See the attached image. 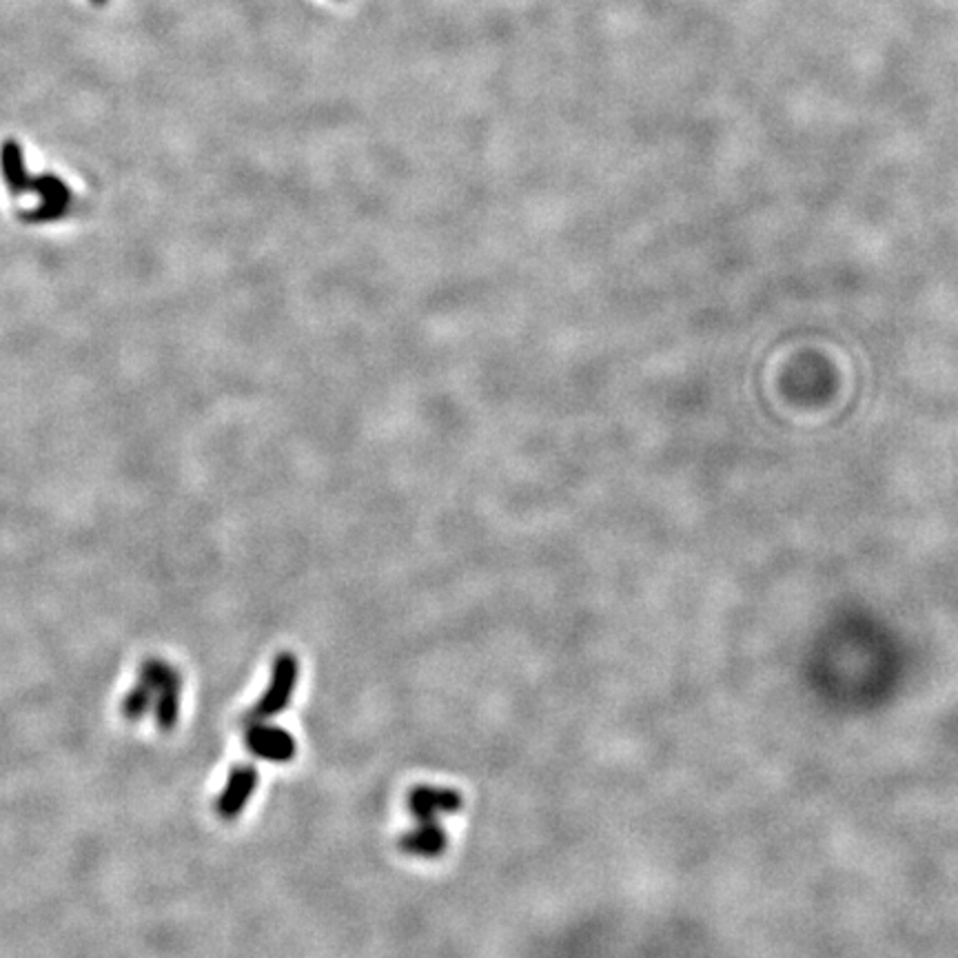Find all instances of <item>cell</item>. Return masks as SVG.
Returning <instances> with one entry per match:
<instances>
[{"mask_svg": "<svg viewBox=\"0 0 958 958\" xmlns=\"http://www.w3.org/2000/svg\"><path fill=\"white\" fill-rule=\"evenodd\" d=\"M297 672H300V665H297V659L294 655H277L276 664H273L271 686H268V690L264 692L262 699L256 703V708H253L251 715H249V719H251L253 724L267 721L268 716L280 715V712L289 706L297 683Z\"/></svg>", "mask_w": 958, "mask_h": 958, "instance_id": "1", "label": "cell"}, {"mask_svg": "<svg viewBox=\"0 0 958 958\" xmlns=\"http://www.w3.org/2000/svg\"><path fill=\"white\" fill-rule=\"evenodd\" d=\"M247 748L259 759L276 763H286L295 754V741L286 730L264 725L262 721L253 724L247 733Z\"/></svg>", "mask_w": 958, "mask_h": 958, "instance_id": "2", "label": "cell"}, {"mask_svg": "<svg viewBox=\"0 0 958 958\" xmlns=\"http://www.w3.org/2000/svg\"><path fill=\"white\" fill-rule=\"evenodd\" d=\"M410 812L417 821H437L442 814H453L461 808V796L448 787L419 786L409 796Z\"/></svg>", "mask_w": 958, "mask_h": 958, "instance_id": "3", "label": "cell"}, {"mask_svg": "<svg viewBox=\"0 0 958 958\" xmlns=\"http://www.w3.org/2000/svg\"><path fill=\"white\" fill-rule=\"evenodd\" d=\"M256 783H258V772L253 770V768H249V766L235 768V770L231 772L229 783H226L224 792H222V796H220V804H218L220 814L224 816V819H235V816L244 810V805L249 804V799H251L253 790H256Z\"/></svg>", "mask_w": 958, "mask_h": 958, "instance_id": "4", "label": "cell"}, {"mask_svg": "<svg viewBox=\"0 0 958 958\" xmlns=\"http://www.w3.org/2000/svg\"><path fill=\"white\" fill-rule=\"evenodd\" d=\"M446 830H444L437 821H419L417 828L402 834V839H400V848H402L406 854L424 858L440 857L444 849H446Z\"/></svg>", "mask_w": 958, "mask_h": 958, "instance_id": "5", "label": "cell"}, {"mask_svg": "<svg viewBox=\"0 0 958 958\" xmlns=\"http://www.w3.org/2000/svg\"><path fill=\"white\" fill-rule=\"evenodd\" d=\"M93 3H96V4H102V3H107V0H93Z\"/></svg>", "mask_w": 958, "mask_h": 958, "instance_id": "6", "label": "cell"}]
</instances>
